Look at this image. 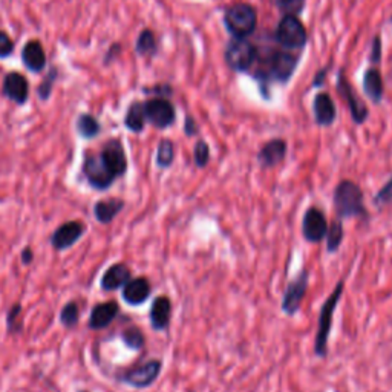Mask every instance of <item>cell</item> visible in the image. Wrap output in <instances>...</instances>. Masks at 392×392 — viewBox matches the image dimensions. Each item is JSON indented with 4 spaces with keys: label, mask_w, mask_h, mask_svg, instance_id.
I'll use <instances>...</instances> for the list:
<instances>
[{
    "label": "cell",
    "mask_w": 392,
    "mask_h": 392,
    "mask_svg": "<svg viewBox=\"0 0 392 392\" xmlns=\"http://www.w3.org/2000/svg\"><path fill=\"white\" fill-rule=\"evenodd\" d=\"M14 51V42L5 31H0V58L11 55Z\"/></svg>",
    "instance_id": "8d00e7d4"
},
{
    "label": "cell",
    "mask_w": 392,
    "mask_h": 392,
    "mask_svg": "<svg viewBox=\"0 0 392 392\" xmlns=\"http://www.w3.org/2000/svg\"><path fill=\"white\" fill-rule=\"evenodd\" d=\"M185 134L187 135H195L196 134V127L192 119H187V123H185Z\"/></svg>",
    "instance_id": "f35d334b"
},
{
    "label": "cell",
    "mask_w": 392,
    "mask_h": 392,
    "mask_svg": "<svg viewBox=\"0 0 392 392\" xmlns=\"http://www.w3.org/2000/svg\"><path fill=\"white\" fill-rule=\"evenodd\" d=\"M342 86H343V92H345L347 100L349 103V109L352 112V116H354V120L357 123H361V121H364L366 119V107L356 100V97H354V94H352L351 87L348 85L343 83Z\"/></svg>",
    "instance_id": "4dcf8cb0"
},
{
    "label": "cell",
    "mask_w": 392,
    "mask_h": 392,
    "mask_svg": "<svg viewBox=\"0 0 392 392\" xmlns=\"http://www.w3.org/2000/svg\"><path fill=\"white\" fill-rule=\"evenodd\" d=\"M365 91L372 98V100H380L381 94H383V83H381V77L379 71L371 70L365 75Z\"/></svg>",
    "instance_id": "83f0119b"
},
{
    "label": "cell",
    "mask_w": 392,
    "mask_h": 392,
    "mask_svg": "<svg viewBox=\"0 0 392 392\" xmlns=\"http://www.w3.org/2000/svg\"><path fill=\"white\" fill-rule=\"evenodd\" d=\"M308 283H310V273L307 268L300 270L296 279L288 282L285 293H283V298H282V311L285 312L287 316H294L299 311L302 300L305 299Z\"/></svg>",
    "instance_id": "8992f818"
},
{
    "label": "cell",
    "mask_w": 392,
    "mask_h": 392,
    "mask_svg": "<svg viewBox=\"0 0 392 392\" xmlns=\"http://www.w3.org/2000/svg\"><path fill=\"white\" fill-rule=\"evenodd\" d=\"M124 209V201L120 198H109L100 200L94 204V218L97 222L103 225H109L120 212Z\"/></svg>",
    "instance_id": "d6986e66"
},
{
    "label": "cell",
    "mask_w": 392,
    "mask_h": 392,
    "mask_svg": "<svg viewBox=\"0 0 392 392\" xmlns=\"http://www.w3.org/2000/svg\"><path fill=\"white\" fill-rule=\"evenodd\" d=\"M22 317V305L21 303H14L9 307L6 312V331L8 334H21L23 331V323L21 320Z\"/></svg>",
    "instance_id": "484cf974"
},
{
    "label": "cell",
    "mask_w": 392,
    "mask_h": 392,
    "mask_svg": "<svg viewBox=\"0 0 392 392\" xmlns=\"http://www.w3.org/2000/svg\"><path fill=\"white\" fill-rule=\"evenodd\" d=\"M120 312V305L115 300H107L103 303H97V305L91 310L89 322L87 327L94 331L104 330L111 325V323L116 319Z\"/></svg>",
    "instance_id": "4fadbf2b"
},
{
    "label": "cell",
    "mask_w": 392,
    "mask_h": 392,
    "mask_svg": "<svg viewBox=\"0 0 392 392\" xmlns=\"http://www.w3.org/2000/svg\"><path fill=\"white\" fill-rule=\"evenodd\" d=\"M343 287H345V282L339 281L334 290H332V293L322 305L320 316H319V327L315 339V354L317 357H327L328 354V337L332 327V317H334V311L342 299Z\"/></svg>",
    "instance_id": "7a4b0ae2"
},
{
    "label": "cell",
    "mask_w": 392,
    "mask_h": 392,
    "mask_svg": "<svg viewBox=\"0 0 392 392\" xmlns=\"http://www.w3.org/2000/svg\"><path fill=\"white\" fill-rule=\"evenodd\" d=\"M82 172L87 184L95 190H107L116 181L115 176L106 168L100 153H86Z\"/></svg>",
    "instance_id": "277c9868"
},
{
    "label": "cell",
    "mask_w": 392,
    "mask_h": 392,
    "mask_svg": "<svg viewBox=\"0 0 392 392\" xmlns=\"http://www.w3.org/2000/svg\"><path fill=\"white\" fill-rule=\"evenodd\" d=\"M175 160V147L170 140H163L156 151V164L161 169H168Z\"/></svg>",
    "instance_id": "f546056e"
},
{
    "label": "cell",
    "mask_w": 392,
    "mask_h": 392,
    "mask_svg": "<svg viewBox=\"0 0 392 392\" xmlns=\"http://www.w3.org/2000/svg\"><path fill=\"white\" fill-rule=\"evenodd\" d=\"M151 325L155 331H164L169 328L172 319V302L168 296L155 298L151 307Z\"/></svg>",
    "instance_id": "e0dca14e"
},
{
    "label": "cell",
    "mask_w": 392,
    "mask_h": 392,
    "mask_svg": "<svg viewBox=\"0 0 392 392\" xmlns=\"http://www.w3.org/2000/svg\"><path fill=\"white\" fill-rule=\"evenodd\" d=\"M374 204L377 207H388L392 205V178L381 187L374 196Z\"/></svg>",
    "instance_id": "d6a6232c"
},
{
    "label": "cell",
    "mask_w": 392,
    "mask_h": 392,
    "mask_svg": "<svg viewBox=\"0 0 392 392\" xmlns=\"http://www.w3.org/2000/svg\"><path fill=\"white\" fill-rule=\"evenodd\" d=\"M256 58V49L245 37H234L225 49V60L236 71H245Z\"/></svg>",
    "instance_id": "52a82bcc"
},
{
    "label": "cell",
    "mask_w": 392,
    "mask_h": 392,
    "mask_svg": "<svg viewBox=\"0 0 392 392\" xmlns=\"http://www.w3.org/2000/svg\"><path fill=\"white\" fill-rule=\"evenodd\" d=\"M278 38L287 48H302L307 42V31L296 16L287 14L278 28Z\"/></svg>",
    "instance_id": "9c48e42d"
},
{
    "label": "cell",
    "mask_w": 392,
    "mask_h": 392,
    "mask_svg": "<svg viewBox=\"0 0 392 392\" xmlns=\"http://www.w3.org/2000/svg\"><path fill=\"white\" fill-rule=\"evenodd\" d=\"M77 392H87V391H77Z\"/></svg>",
    "instance_id": "ab89813d"
},
{
    "label": "cell",
    "mask_w": 392,
    "mask_h": 392,
    "mask_svg": "<svg viewBox=\"0 0 392 392\" xmlns=\"http://www.w3.org/2000/svg\"><path fill=\"white\" fill-rule=\"evenodd\" d=\"M152 287L149 279L135 278L126 283L121 291L123 300L131 307H138L151 298Z\"/></svg>",
    "instance_id": "5bb4252c"
},
{
    "label": "cell",
    "mask_w": 392,
    "mask_h": 392,
    "mask_svg": "<svg viewBox=\"0 0 392 392\" xmlns=\"http://www.w3.org/2000/svg\"><path fill=\"white\" fill-rule=\"evenodd\" d=\"M100 131H102V126H100V123H98L95 116H92L89 114H82L80 116H78L77 132L80 134V136H83V138H86V140L95 138V136L100 134Z\"/></svg>",
    "instance_id": "cb8c5ba5"
},
{
    "label": "cell",
    "mask_w": 392,
    "mask_h": 392,
    "mask_svg": "<svg viewBox=\"0 0 392 392\" xmlns=\"http://www.w3.org/2000/svg\"><path fill=\"white\" fill-rule=\"evenodd\" d=\"M136 51L141 55H151L156 51V42H155V36L149 29H144V31L140 34L138 40H136Z\"/></svg>",
    "instance_id": "1f68e13d"
},
{
    "label": "cell",
    "mask_w": 392,
    "mask_h": 392,
    "mask_svg": "<svg viewBox=\"0 0 392 392\" xmlns=\"http://www.w3.org/2000/svg\"><path fill=\"white\" fill-rule=\"evenodd\" d=\"M86 232L85 224L82 221H67L58 225L51 236V245L57 251H65L71 249L74 244L78 242Z\"/></svg>",
    "instance_id": "8fae6325"
},
{
    "label": "cell",
    "mask_w": 392,
    "mask_h": 392,
    "mask_svg": "<svg viewBox=\"0 0 392 392\" xmlns=\"http://www.w3.org/2000/svg\"><path fill=\"white\" fill-rule=\"evenodd\" d=\"M163 369V361L158 359L147 360L144 364L129 369L120 377V381L136 389H146L158 380Z\"/></svg>",
    "instance_id": "5b68a950"
},
{
    "label": "cell",
    "mask_w": 392,
    "mask_h": 392,
    "mask_svg": "<svg viewBox=\"0 0 392 392\" xmlns=\"http://www.w3.org/2000/svg\"><path fill=\"white\" fill-rule=\"evenodd\" d=\"M294 67H296V57H293L287 53H278L271 62V70L274 77L279 78L282 82L288 80L294 71Z\"/></svg>",
    "instance_id": "7402d4cb"
},
{
    "label": "cell",
    "mask_w": 392,
    "mask_h": 392,
    "mask_svg": "<svg viewBox=\"0 0 392 392\" xmlns=\"http://www.w3.org/2000/svg\"><path fill=\"white\" fill-rule=\"evenodd\" d=\"M144 123H146V112H144V104L141 103H134L131 104L129 111L126 114L124 124L129 131L140 134L144 129Z\"/></svg>",
    "instance_id": "603a6c76"
},
{
    "label": "cell",
    "mask_w": 392,
    "mask_h": 392,
    "mask_svg": "<svg viewBox=\"0 0 392 392\" xmlns=\"http://www.w3.org/2000/svg\"><path fill=\"white\" fill-rule=\"evenodd\" d=\"M78 320H80V308H78V303L75 300L67 302L60 311L62 325L67 330H71L78 325Z\"/></svg>",
    "instance_id": "f1b7e54d"
},
{
    "label": "cell",
    "mask_w": 392,
    "mask_h": 392,
    "mask_svg": "<svg viewBox=\"0 0 392 392\" xmlns=\"http://www.w3.org/2000/svg\"><path fill=\"white\" fill-rule=\"evenodd\" d=\"M276 5L282 9L283 13L294 16L296 13H299L302 6H303V0H274Z\"/></svg>",
    "instance_id": "d590c367"
},
{
    "label": "cell",
    "mask_w": 392,
    "mask_h": 392,
    "mask_svg": "<svg viewBox=\"0 0 392 392\" xmlns=\"http://www.w3.org/2000/svg\"><path fill=\"white\" fill-rule=\"evenodd\" d=\"M22 62L31 72H42L46 66V54L38 40L28 42L22 49Z\"/></svg>",
    "instance_id": "ac0fdd59"
},
{
    "label": "cell",
    "mask_w": 392,
    "mask_h": 392,
    "mask_svg": "<svg viewBox=\"0 0 392 392\" xmlns=\"http://www.w3.org/2000/svg\"><path fill=\"white\" fill-rule=\"evenodd\" d=\"M4 95L17 104H25L29 95L28 80L18 72H9L4 78Z\"/></svg>",
    "instance_id": "2e32d148"
},
{
    "label": "cell",
    "mask_w": 392,
    "mask_h": 392,
    "mask_svg": "<svg viewBox=\"0 0 392 392\" xmlns=\"http://www.w3.org/2000/svg\"><path fill=\"white\" fill-rule=\"evenodd\" d=\"M327 230H328V222L325 218V213L312 205V207H310L305 212L302 219L303 238H305L308 242L319 244L325 239Z\"/></svg>",
    "instance_id": "ba28073f"
},
{
    "label": "cell",
    "mask_w": 392,
    "mask_h": 392,
    "mask_svg": "<svg viewBox=\"0 0 392 392\" xmlns=\"http://www.w3.org/2000/svg\"><path fill=\"white\" fill-rule=\"evenodd\" d=\"M315 115L319 124L322 126H328L336 119V109H334V103L327 94H320L316 97L315 100Z\"/></svg>",
    "instance_id": "44dd1931"
},
{
    "label": "cell",
    "mask_w": 392,
    "mask_h": 392,
    "mask_svg": "<svg viewBox=\"0 0 392 392\" xmlns=\"http://www.w3.org/2000/svg\"><path fill=\"white\" fill-rule=\"evenodd\" d=\"M258 16L254 8L247 4H236L225 13V25L234 37H247L256 28Z\"/></svg>",
    "instance_id": "3957f363"
},
{
    "label": "cell",
    "mask_w": 392,
    "mask_h": 392,
    "mask_svg": "<svg viewBox=\"0 0 392 392\" xmlns=\"http://www.w3.org/2000/svg\"><path fill=\"white\" fill-rule=\"evenodd\" d=\"M57 78V70L55 67H53L51 70V74H49L45 80L42 82L40 87H38V95H40L42 100H48L49 97H51V92H53V85H54V80Z\"/></svg>",
    "instance_id": "e575fe53"
},
{
    "label": "cell",
    "mask_w": 392,
    "mask_h": 392,
    "mask_svg": "<svg viewBox=\"0 0 392 392\" xmlns=\"http://www.w3.org/2000/svg\"><path fill=\"white\" fill-rule=\"evenodd\" d=\"M195 163L198 168H205L210 160V149L205 141H200L195 146Z\"/></svg>",
    "instance_id": "836d02e7"
},
{
    "label": "cell",
    "mask_w": 392,
    "mask_h": 392,
    "mask_svg": "<svg viewBox=\"0 0 392 392\" xmlns=\"http://www.w3.org/2000/svg\"><path fill=\"white\" fill-rule=\"evenodd\" d=\"M146 120L158 129H165L175 121V109L165 98H152L144 104Z\"/></svg>",
    "instance_id": "30bf717a"
},
{
    "label": "cell",
    "mask_w": 392,
    "mask_h": 392,
    "mask_svg": "<svg viewBox=\"0 0 392 392\" xmlns=\"http://www.w3.org/2000/svg\"><path fill=\"white\" fill-rule=\"evenodd\" d=\"M131 276V268L124 262H116L103 273L100 279V287L104 291H115L123 288L132 279Z\"/></svg>",
    "instance_id": "9a60e30c"
},
{
    "label": "cell",
    "mask_w": 392,
    "mask_h": 392,
    "mask_svg": "<svg viewBox=\"0 0 392 392\" xmlns=\"http://www.w3.org/2000/svg\"><path fill=\"white\" fill-rule=\"evenodd\" d=\"M100 156L106 168L115 176L116 180L121 178L127 172V156L120 140H111L104 144Z\"/></svg>",
    "instance_id": "7c38bea8"
},
{
    "label": "cell",
    "mask_w": 392,
    "mask_h": 392,
    "mask_svg": "<svg viewBox=\"0 0 392 392\" xmlns=\"http://www.w3.org/2000/svg\"><path fill=\"white\" fill-rule=\"evenodd\" d=\"M121 340H123V343L127 348L135 349V351L143 349L144 345H146V337H144L143 331L138 327L126 328L121 332Z\"/></svg>",
    "instance_id": "4316f807"
},
{
    "label": "cell",
    "mask_w": 392,
    "mask_h": 392,
    "mask_svg": "<svg viewBox=\"0 0 392 392\" xmlns=\"http://www.w3.org/2000/svg\"><path fill=\"white\" fill-rule=\"evenodd\" d=\"M327 251L328 253H336L343 241V225L340 219L332 221L331 225L327 230Z\"/></svg>",
    "instance_id": "d4e9b609"
},
{
    "label": "cell",
    "mask_w": 392,
    "mask_h": 392,
    "mask_svg": "<svg viewBox=\"0 0 392 392\" xmlns=\"http://www.w3.org/2000/svg\"><path fill=\"white\" fill-rule=\"evenodd\" d=\"M287 155V143L283 140H271L262 147L258 158L262 168H274Z\"/></svg>",
    "instance_id": "ffe728a7"
},
{
    "label": "cell",
    "mask_w": 392,
    "mask_h": 392,
    "mask_svg": "<svg viewBox=\"0 0 392 392\" xmlns=\"http://www.w3.org/2000/svg\"><path fill=\"white\" fill-rule=\"evenodd\" d=\"M21 259H22V263L23 266H29L34 261V251L31 247H25L22 250V254H21Z\"/></svg>",
    "instance_id": "74e56055"
},
{
    "label": "cell",
    "mask_w": 392,
    "mask_h": 392,
    "mask_svg": "<svg viewBox=\"0 0 392 392\" xmlns=\"http://www.w3.org/2000/svg\"><path fill=\"white\" fill-rule=\"evenodd\" d=\"M332 202H334V209L340 221L348 218H368L364 190L356 183L348 180L340 181L334 189V195H332Z\"/></svg>",
    "instance_id": "6da1fadb"
}]
</instances>
